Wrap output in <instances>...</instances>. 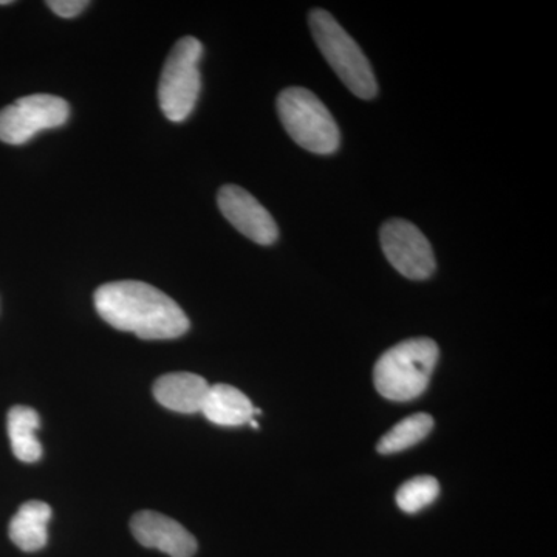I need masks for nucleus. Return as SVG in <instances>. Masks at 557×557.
Masks as SVG:
<instances>
[{"label":"nucleus","mask_w":557,"mask_h":557,"mask_svg":"<svg viewBox=\"0 0 557 557\" xmlns=\"http://www.w3.org/2000/svg\"><path fill=\"white\" fill-rule=\"evenodd\" d=\"M201 54L203 46L200 40L186 36L172 47L164 62L159 84V102L161 112L172 123L189 119L196 109L201 89Z\"/></svg>","instance_id":"obj_5"},{"label":"nucleus","mask_w":557,"mask_h":557,"mask_svg":"<svg viewBox=\"0 0 557 557\" xmlns=\"http://www.w3.org/2000/svg\"><path fill=\"white\" fill-rule=\"evenodd\" d=\"M135 539L146 548H156L171 557H193L197 541L177 520L156 511H139L131 520Z\"/></svg>","instance_id":"obj_9"},{"label":"nucleus","mask_w":557,"mask_h":557,"mask_svg":"<svg viewBox=\"0 0 557 557\" xmlns=\"http://www.w3.org/2000/svg\"><path fill=\"white\" fill-rule=\"evenodd\" d=\"M10 3L13 2H11V0H0V5H10Z\"/></svg>","instance_id":"obj_17"},{"label":"nucleus","mask_w":557,"mask_h":557,"mask_svg":"<svg viewBox=\"0 0 557 557\" xmlns=\"http://www.w3.org/2000/svg\"><path fill=\"white\" fill-rule=\"evenodd\" d=\"M309 22L314 42L347 89L361 100L375 98L379 91L375 75L358 44L329 11H311Z\"/></svg>","instance_id":"obj_3"},{"label":"nucleus","mask_w":557,"mask_h":557,"mask_svg":"<svg viewBox=\"0 0 557 557\" xmlns=\"http://www.w3.org/2000/svg\"><path fill=\"white\" fill-rule=\"evenodd\" d=\"M51 508L40 500L25 502L10 522V539L22 552L42 549L49 541Z\"/></svg>","instance_id":"obj_12"},{"label":"nucleus","mask_w":557,"mask_h":557,"mask_svg":"<svg viewBox=\"0 0 557 557\" xmlns=\"http://www.w3.org/2000/svg\"><path fill=\"white\" fill-rule=\"evenodd\" d=\"M70 116L69 102L47 94L28 95L0 110V141L21 146L39 132L64 126Z\"/></svg>","instance_id":"obj_6"},{"label":"nucleus","mask_w":557,"mask_h":557,"mask_svg":"<svg viewBox=\"0 0 557 557\" xmlns=\"http://www.w3.org/2000/svg\"><path fill=\"white\" fill-rule=\"evenodd\" d=\"M7 426H9L11 449L17 460L35 463L42 457V446L36 437L40 418L35 409L28 406H14L7 418Z\"/></svg>","instance_id":"obj_13"},{"label":"nucleus","mask_w":557,"mask_h":557,"mask_svg":"<svg viewBox=\"0 0 557 557\" xmlns=\"http://www.w3.org/2000/svg\"><path fill=\"white\" fill-rule=\"evenodd\" d=\"M218 203L223 218L249 240L259 245H273L277 240L276 222L248 190L236 185L223 186Z\"/></svg>","instance_id":"obj_8"},{"label":"nucleus","mask_w":557,"mask_h":557,"mask_svg":"<svg viewBox=\"0 0 557 557\" xmlns=\"http://www.w3.org/2000/svg\"><path fill=\"white\" fill-rule=\"evenodd\" d=\"M98 314L113 329L141 339H175L189 330L177 302L159 288L139 281L109 282L95 292Z\"/></svg>","instance_id":"obj_1"},{"label":"nucleus","mask_w":557,"mask_h":557,"mask_svg":"<svg viewBox=\"0 0 557 557\" xmlns=\"http://www.w3.org/2000/svg\"><path fill=\"white\" fill-rule=\"evenodd\" d=\"M438 346L429 338L406 339L376 361L373 381L381 397L410 401L426 391L438 361Z\"/></svg>","instance_id":"obj_2"},{"label":"nucleus","mask_w":557,"mask_h":557,"mask_svg":"<svg viewBox=\"0 0 557 557\" xmlns=\"http://www.w3.org/2000/svg\"><path fill=\"white\" fill-rule=\"evenodd\" d=\"M47 7L58 16L72 20L83 13L89 7V2L87 0H50Z\"/></svg>","instance_id":"obj_16"},{"label":"nucleus","mask_w":557,"mask_h":557,"mask_svg":"<svg viewBox=\"0 0 557 557\" xmlns=\"http://www.w3.org/2000/svg\"><path fill=\"white\" fill-rule=\"evenodd\" d=\"M277 113L285 131L300 148L319 156H330L338 150V124L313 91L302 87L282 90Z\"/></svg>","instance_id":"obj_4"},{"label":"nucleus","mask_w":557,"mask_h":557,"mask_svg":"<svg viewBox=\"0 0 557 557\" xmlns=\"http://www.w3.org/2000/svg\"><path fill=\"white\" fill-rule=\"evenodd\" d=\"M434 428V420L429 413H416L405 418L395 424L391 431L380 440L379 449L380 454H397L416 446L421 440L426 438L429 432Z\"/></svg>","instance_id":"obj_14"},{"label":"nucleus","mask_w":557,"mask_h":557,"mask_svg":"<svg viewBox=\"0 0 557 557\" xmlns=\"http://www.w3.org/2000/svg\"><path fill=\"white\" fill-rule=\"evenodd\" d=\"M440 485L437 479L431 475H420L410 479L397 493V504L408 515H416L421 509L429 507L438 497Z\"/></svg>","instance_id":"obj_15"},{"label":"nucleus","mask_w":557,"mask_h":557,"mask_svg":"<svg viewBox=\"0 0 557 557\" xmlns=\"http://www.w3.org/2000/svg\"><path fill=\"white\" fill-rule=\"evenodd\" d=\"M380 239L384 256L403 276L424 281L434 273L435 258L431 244L408 220H388L381 228Z\"/></svg>","instance_id":"obj_7"},{"label":"nucleus","mask_w":557,"mask_h":557,"mask_svg":"<svg viewBox=\"0 0 557 557\" xmlns=\"http://www.w3.org/2000/svg\"><path fill=\"white\" fill-rule=\"evenodd\" d=\"M201 413L219 426H242L255 418V406L239 388L215 384L209 387Z\"/></svg>","instance_id":"obj_11"},{"label":"nucleus","mask_w":557,"mask_h":557,"mask_svg":"<svg viewBox=\"0 0 557 557\" xmlns=\"http://www.w3.org/2000/svg\"><path fill=\"white\" fill-rule=\"evenodd\" d=\"M209 387L208 381L196 373H168L153 384V397L174 412L197 413L203 408Z\"/></svg>","instance_id":"obj_10"}]
</instances>
